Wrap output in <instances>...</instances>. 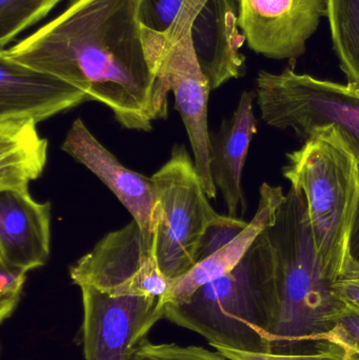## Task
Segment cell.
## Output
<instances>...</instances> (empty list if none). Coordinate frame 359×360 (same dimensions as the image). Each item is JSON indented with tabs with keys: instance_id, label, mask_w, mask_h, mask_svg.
<instances>
[{
	"instance_id": "d4e9b609",
	"label": "cell",
	"mask_w": 359,
	"mask_h": 360,
	"mask_svg": "<svg viewBox=\"0 0 359 360\" xmlns=\"http://www.w3.org/2000/svg\"><path fill=\"white\" fill-rule=\"evenodd\" d=\"M329 342L359 355V310L348 307L341 313Z\"/></svg>"
},
{
	"instance_id": "484cf974",
	"label": "cell",
	"mask_w": 359,
	"mask_h": 360,
	"mask_svg": "<svg viewBox=\"0 0 359 360\" xmlns=\"http://www.w3.org/2000/svg\"><path fill=\"white\" fill-rule=\"evenodd\" d=\"M334 288L348 307L359 310V272L339 279L335 283Z\"/></svg>"
},
{
	"instance_id": "3957f363",
	"label": "cell",
	"mask_w": 359,
	"mask_h": 360,
	"mask_svg": "<svg viewBox=\"0 0 359 360\" xmlns=\"http://www.w3.org/2000/svg\"><path fill=\"white\" fill-rule=\"evenodd\" d=\"M282 175L303 196L316 259L339 281L359 272L351 239L359 207V165L345 137L333 127L314 132L287 154Z\"/></svg>"
},
{
	"instance_id": "2e32d148",
	"label": "cell",
	"mask_w": 359,
	"mask_h": 360,
	"mask_svg": "<svg viewBox=\"0 0 359 360\" xmlns=\"http://www.w3.org/2000/svg\"><path fill=\"white\" fill-rule=\"evenodd\" d=\"M284 191L263 182L259 190V207L248 226L229 245L198 262L189 272L172 281L167 304L187 302L196 290L233 270L259 236L275 222L278 210L284 201Z\"/></svg>"
},
{
	"instance_id": "8fae6325",
	"label": "cell",
	"mask_w": 359,
	"mask_h": 360,
	"mask_svg": "<svg viewBox=\"0 0 359 360\" xmlns=\"http://www.w3.org/2000/svg\"><path fill=\"white\" fill-rule=\"evenodd\" d=\"M61 150L98 177L138 224L154 245L157 193L153 179L124 167L89 130L80 118L67 131Z\"/></svg>"
},
{
	"instance_id": "9a60e30c",
	"label": "cell",
	"mask_w": 359,
	"mask_h": 360,
	"mask_svg": "<svg viewBox=\"0 0 359 360\" xmlns=\"http://www.w3.org/2000/svg\"><path fill=\"white\" fill-rule=\"evenodd\" d=\"M254 97V93L244 91L233 115L223 120L217 132L211 133V175L232 217H237L240 207L244 213L247 207L242 180L249 149L257 133Z\"/></svg>"
},
{
	"instance_id": "7a4b0ae2",
	"label": "cell",
	"mask_w": 359,
	"mask_h": 360,
	"mask_svg": "<svg viewBox=\"0 0 359 360\" xmlns=\"http://www.w3.org/2000/svg\"><path fill=\"white\" fill-rule=\"evenodd\" d=\"M274 250L270 353L314 354L337 345L329 336L347 304L320 268L303 196L292 188L268 229Z\"/></svg>"
},
{
	"instance_id": "e0dca14e",
	"label": "cell",
	"mask_w": 359,
	"mask_h": 360,
	"mask_svg": "<svg viewBox=\"0 0 359 360\" xmlns=\"http://www.w3.org/2000/svg\"><path fill=\"white\" fill-rule=\"evenodd\" d=\"M31 118L0 120V191H29L44 173L48 141Z\"/></svg>"
},
{
	"instance_id": "277c9868",
	"label": "cell",
	"mask_w": 359,
	"mask_h": 360,
	"mask_svg": "<svg viewBox=\"0 0 359 360\" xmlns=\"http://www.w3.org/2000/svg\"><path fill=\"white\" fill-rule=\"evenodd\" d=\"M273 278L267 230L233 270L202 285L187 302L167 304L164 319L200 334L215 349L270 353Z\"/></svg>"
},
{
	"instance_id": "cb8c5ba5",
	"label": "cell",
	"mask_w": 359,
	"mask_h": 360,
	"mask_svg": "<svg viewBox=\"0 0 359 360\" xmlns=\"http://www.w3.org/2000/svg\"><path fill=\"white\" fill-rule=\"evenodd\" d=\"M27 272L0 264V321L12 316L20 300Z\"/></svg>"
},
{
	"instance_id": "ffe728a7",
	"label": "cell",
	"mask_w": 359,
	"mask_h": 360,
	"mask_svg": "<svg viewBox=\"0 0 359 360\" xmlns=\"http://www.w3.org/2000/svg\"><path fill=\"white\" fill-rule=\"evenodd\" d=\"M60 0H0V50L41 20Z\"/></svg>"
},
{
	"instance_id": "7c38bea8",
	"label": "cell",
	"mask_w": 359,
	"mask_h": 360,
	"mask_svg": "<svg viewBox=\"0 0 359 360\" xmlns=\"http://www.w3.org/2000/svg\"><path fill=\"white\" fill-rule=\"evenodd\" d=\"M90 101L70 82L0 54V120L31 118L39 124Z\"/></svg>"
},
{
	"instance_id": "5b68a950",
	"label": "cell",
	"mask_w": 359,
	"mask_h": 360,
	"mask_svg": "<svg viewBox=\"0 0 359 360\" xmlns=\"http://www.w3.org/2000/svg\"><path fill=\"white\" fill-rule=\"evenodd\" d=\"M255 97L265 124L291 129L303 141L320 129H337L359 165V86L318 79L288 68L280 74L259 72Z\"/></svg>"
},
{
	"instance_id": "44dd1931",
	"label": "cell",
	"mask_w": 359,
	"mask_h": 360,
	"mask_svg": "<svg viewBox=\"0 0 359 360\" xmlns=\"http://www.w3.org/2000/svg\"><path fill=\"white\" fill-rule=\"evenodd\" d=\"M248 224L249 222L240 218L218 214L210 222L200 238V245L196 250V264L229 245Z\"/></svg>"
},
{
	"instance_id": "52a82bcc",
	"label": "cell",
	"mask_w": 359,
	"mask_h": 360,
	"mask_svg": "<svg viewBox=\"0 0 359 360\" xmlns=\"http://www.w3.org/2000/svg\"><path fill=\"white\" fill-rule=\"evenodd\" d=\"M155 76L153 111L155 120L168 114V93L175 98L194 155V166L209 199H214L217 188L210 170L211 133L208 127L210 84L202 73L189 33L151 63Z\"/></svg>"
},
{
	"instance_id": "8992f818",
	"label": "cell",
	"mask_w": 359,
	"mask_h": 360,
	"mask_svg": "<svg viewBox=\"0 0 359 360\" xmlns=\"http://www.w3.org/2000/svg\"><path fill=\"white\" fill-rule=\"evenodd\" d=\"M157 193L154 245L158 266L171 281L196 264V250L210 222L218 216L209 202L194 162L183 146L152 176Z\"/></svg>"
},
{
	"instance_id": "ac0fdd59",
	"label": "cell",
	"mask_w": 359,
	"mask_h": 360,
	"mask_svg": "<svg viewBox=\"0 0 359 360\" xmlns=\"http://www.w3.org/2000/svg\"><path fill=\"white\" fill-rule=\"evenodd\" d=\"M207 0H141V25L150 63L185 37Z\"/></svg>"
},
{
	"instance_id": "603a6c76",
	"label": "cell",
	"mask_w": 359,
	"mask_h": 360,
	"mask_svg": "<svg viewBox=\"0 0 359 360\" xmlns=\"http://www.w3.org/2000/svg\"><path fill=\"white\" fill-rule=\"evenodd\" d=\"M216 351L230 360H359L358 354L337 345L334 348L325 352L301 355H280L272 353L259 354L226 348H217Z\"/></svg>"
},
{
	"instance_id": "6da1fadb",
	"label": "cell",
	"mask_w": 359,
	"mask_h": 360,
	"mask_svg": "<svg viewBox=\"0 0 359 360\" xmlns=\"http://www.w3.org/2000/svg\"><path fill=\"white\" fill-rule=\"evenodd\" d=\"M141 0H70L58 17L0 54L57 76L113 112L129 130H152L155 76Z\"/></svg>"
},
{
	"instance_id": "5bb4252c",
	"label": "cell",
	"mask_w": 359,
	"mask_h": 360,
	"mask_svg": "<svg viewBox=\"0 0 359 360\" xmlns=\"http://www.w3.org/2000/svg\"><path fill=\"white\" fill-rule=\"evenodd\" d=\"M50 201L37 202L29 191H0V264L29 271L50 256Z\"/></svg>"
},
{
	"instance_id": "30bf717a",
	"label": "cell",
	"mask_w": 359,
	"mask_h": 360,
	"mask_svg": "<svg viewBox=\"0 0 359 360\" xmlns=\"http://www.w3.org/2000/svg\"><path fill=\"white\" fill-rule=\"evenodd\" d=\"M327 14V0H238L249 48L271 59H295Z\"/></svg>"
},
{
	"instance_id": "d6986e66",
	"label": "cell",
	"mask_w": 359,
	"mask_h": 360,
	"mask_svg": "<svg viewBox=\"0 0 359 360\" xmlns=\"http://www.w3.org/2000/svg\"><path fill=\"white\" fill-rule=\"evenodd\" d=\"M326 16L341 71L359 86V0H327Z\"/></svg>"
},
{
	"instance_id": "4316f807",
	"label": "cell",
	"mask_w": 359,
	"mask_h": 360,
	"mask_svg": "<svg viewBox=\"0 0 359 360\" xmlns=\"http://www.w3.org/2000/svg\"><path fill=\"white\" fill-rule=\"evenodd\" d=\"M351 254L353 259L359 264V207L355 224H354L353 233H352Z\"/></svg>"
},
{
	"instance_id": "9c48e42d",
	"label": "cell",
	"mask_w": 359,
	"mask_h": 360,
	"mask_svg": "<svg viewBox=\"0 0 359 360\" xmlns=\"http://www.w3.org/2000/svg\"><path fill=\"white\" fill-rule=\"evenodd\" d=\"M70 276L79 288L145 294L167 302L172 285L158 266L155 245L145 240L134 219L103 237L70 268Z\"/></svg>"
},
{
	"instance_id": "ba28073f",
	"label": "cell",
	"mask_w": 359,
	"mask_h": 360,
	"mask_svg": "<svg viewBox=\"0 0 359 360\" xmlns=\"http://www.w3.org/2000/svg\"><path fill=\"white\" fill-rule=\"evenodd\" d=\"M80 290L84 360H130L137 345L166 314L164 298L89 285Z\"/></svg>"
},
{
	"instance_id": "7402d4cb",
	"label": "cell",
	"mask_w": 359,
	"mask_h": 360,
	"mask_svg": "<svg viewBox=\"0 0 359 360\" xmlns=\"http://www.w3.org/2000/svg\"><path fill=\"white\" fill-rule=\"evenodd\" d=\"M130 360H230L202 347L153 344L143 340L133 350Z\"/></svg>"
},
{
	"instance_id": "4fadbf2b",
	"label": "cell",
	"mask_w": 359,
	"mask_h": 360,
	"mask_svg": "<svg viewBox=\"0 0 359 360\" xmlns=\"http://www.w3.org/2000/svg\"><path fill=\"white\" fill-rule=\"evenodd\" d=\"M192 46L211 89L219 88L244 74L246 41L238 25V0H207L191 29Z\"/></svg>"
}]
</instances>
